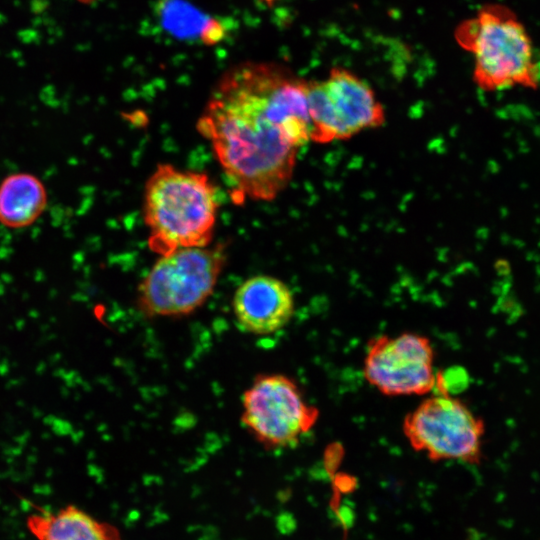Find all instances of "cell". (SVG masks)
<instances>
[{
	"mask_svg": "<svg viewBox=\"0 0 540 540\" xmlns=\"http://www.w3.org/2000/svg\"><path fill=\"white\" fill-rule=\"evenodd\" d=\"M308 84L281 64L256 61L234 65L217 81L197 128L235 203L271 201L288 186L310 141Z\"/></svg>",
	"mask_w": 540,
	"mask_h": 540,
	"instance_id": "cell-1",
	"label": "cell"
},
{
	"mask_svg": "<svg viewBox=\"0 0 540 540\" xmlns=\"http://www.w3.org/2000/svg\"><path fill=\"white\" fill-rule=\"evenodd\" d=\"M143 196V221L152 252L163 256L211 245L219 201L207 174L159 164L147 179Z\"/></svg>",
	"mask_w": 540,
	"mask_h": 540,
	"instance_id": "cell-2",
	"label": "cell"
},
{
	"mask_svg": "<svg viewBox=\"0 0 540 540\" xmlns=\"http://www.w3.org/2000/svg\"><path fill=\"white\" fill-rule=\"evenodd\" d=\"M457 43L473 55V80L485 91L540 85V59L517 16L500 4L483 6L455 31Z\"/></svg>",
	"mask_w": 540,
	"mask_h": 540,
	"instance_id": "cell-3",
	"label": "cell"
},
{
	"mask_svg": "<svg viewBox=\"0 0 540 540\" xmlns=\"http://www.w3.org/2000/svg\"><path fill=\"white\" fill-rule=\"evenodd\" d=\"M226 261L222 243L159 256L137 287V309L151 319L194 313L213 294Z\"/></svg>",
	"mask_w": 540,
	"mask_h": 540,
	"instance_id": "cell-4",
	"label": "cell"
},
{
	"mask_svg": "<svg viewBox=\"0 0 540 540\" xmlns=\"http://www.w3.org/2000/svg\"><path fill=\"white\" fill-rule=\"evenodd\" d=\"M241 423L266 449L293 446L316 425L320 411L291 377L258 374L241 397Z\"/></svg>",
	"mask_w": 540,
	"mask_h": 540,
	"instance_id": "cell-5",
	"label": "cell"
},
{
	"mask_svg": "<svg viewBox=\"0 0 540 540\" xmlns=\"http://www.w3.org/2000/svg\"><path fill=\"white\" fill-rule=\"evenodd\" d=\"M402 431L413 450L431 461L477 464L482 458L484 421L450 393L425 398L406 414Z\"/></svg>",
	"mask_w": 540,
	"mask_h": 540,
	"instance_id": "cell-6",
	"label": "cell"
},
{
	"mask_svg": "<svg viewBox=\"0 0 540 540\" xmlns=\"http://www.w3.org/2000/svg\"><path fill=\"white\" fill-rule=\"evenodd\" d=\"M310 141L327 144L349 139L385 123L386 114L374 90L352 71L333 67L320 81H309Z\"/></svg>",
	"mask_w": 540,
	"mask_h": 540,
	"instance_id": "cell-7",
	"label": "cell"
},
{
	"mask_svg": "<svg viewBox=\"0 0 540 540\" xmlns=\"http://www.w3.org/2000/svg\"><path fill=\"white\" fill-rule=\"evenodd\" d=\"M434 348L424 335L405 332L369 340L363 374L386 396L426 395L437 385Z\"/></svg>",
	"mask_w": 540,
	"mask_h": 540,
	"instance_id": "cell-8",
	"label": "cell"
},
{
	"mask_svg": "<svg viewBox=\"0 0 540 540\" xmlns=\"http://www.w3.org/2000/svg\"><path fill=\"white\" fill-rule=\"evenodd\" d=\"M294 309L290 287L271 275L247 278L236 288L232 298L236 324L253 335H268L283 329L291 320Z\"/></svg>",
	"mask_w": 540,
	"mask_h": 540,
	"instance_id": "cell-9",
	"label": "cell"
},
{
	"mask_svg": "<svg viewBox=\"0 0 540 540\" xmlns=\"http://www.w3.org/2000/svg\"><path fill=\"white\" fill-rule=\"evenodd\" d=\"M26 526L37 540H123L116 526L73 504L57 511L33 512Z\"/></svg>",
	"mask_w": 540,
	"mask_h": 540,
	"instance_id": "cell-10",
	"label": "cell"
},
{
	"mask_svg": "<svg viewBox=\"0 0 540 540\" xmlns=\"http://www.w3.org/2000/svg\"><path fill=\"white\" fill-rule=\"evenodd\" d=\"M48 194L36 175L16 172L0 183V224L12 229L32 225L44 213Z\"/></svg>",
	"mask_w": 540,
	"mask_h": 540,
	"instance_id": "cell-11",
	"label": "cell"
},
{
	"mask_svg": "<svg viewBox=\"0 0 540 540\" xmlns=\"http://www.w3.org/2000/svg\"><path fill=\"white\" fill-rule=\"evenodd\" d=\"M156 13L162 27L181 38L199 37L209 18L185 0H157Z\"/></svg>",
	"mask_w": 540,
	"mask_h": 540,
	"instance_id": "cell-12",
	"label": "cell"
},
{
	"mask_svg": "<svg viewBox=\"0 0 540 540\" xmlns=\"http://www.w3.org/2000/svg\"><path fill=\"white\" fill-rule=\"evenodd\" d=\"M227 26L218 18L209 17L199 35L200 40L206 45L219 43L224 39Z\"/></svg>",
	"mask_w": 540,
	"mask_h": 540,
	"instance_id": "cell-13",
	"label": "cell"
}]
</instances>
